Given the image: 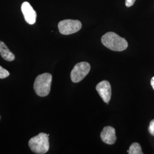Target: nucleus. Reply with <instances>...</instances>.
<instances>
[{
    "mask_svg": "<svg viewBox=\"0 0 154 154\" xmlns=\"http://www.w3.org/2000/svg\"><path fill=\"white\" fill-rule=\"evenodd\" d=\"M52 81V75L49 73H44L35 78L34 83V89L39 97H46L50 91Z\"/></svg>",
    "mask_w": 154,
    "mask_h": 154,
    "instance_id": "3",
    "label": "nucleus"
},
{
    "mask_svg": "<svg viewBox=\"0 0 154 154\" xmlns=\"http://www.w3.org/2000/svg\"><path fill=\"white\" fill-rule=\"evenodd\" d=\"M101 41L105 47L115 51H122L128 47V43L125 39L112 32L104 34Z\"/></svg>",
    "mask_w": 154,
    "mask_h": 154,
    "instance_id": "1",
    "label": "nucleus"
},
{
    "mask_svg": "<svg viewBox=\"0 0 154 154\" xmlns=\"http://www.w3.org/2000/svg\"><path fill=\"white\" fill-rule=\"evenodd\" d=\"M91 66L87 62L78 63L73 67L71 72L70 77L72 82L78 83L82 81L90 71Z\"/></svg>",
    "mask_w": 154,
    "mask_h": 154,
    "instance_id": "4",
    "label": "nucleus"
},
{
    "mask_svg": "<svg viewBox=\"0 0 154 154\" xmlns=\"http://www.w3.org/2000/svg\"><path fill=\"white\" fill-rule=\"evenodd\" d=\"M9 72L0 66V79H4L6 77H9Z\"/></svg>",
    "mask_w": 154,
    "mask_h": 154,
    "instance_id": "11",
    "label": "nucleus"
},
{
    "mask_svg": "<svg viewBox=\"0 0 154 154\" xmlns=\"http://www.w3.org/2000/svg\"><path fill=\"white\" fill-rule=\"evenodd\" d=\"M21 11L26 22L30 25H33L35 23L37 18L36 11L28 2L22 3Z\"/></svg>",
    "mask_w": 154,
    "mask_h": 154,
    "instance_id": "7",
    "label": "nucleus"
},
{
    "mask_svg": "<svg viewBox=\"0 0 154 154\" xmlns=\"http://www.w3.org/2000/svg\"><path fill=\"white\" fill-rule=\"evenodd\" d=\"M135 1H136V0H126V1H125V5H126L127 7H128V8L131 7V6H132L134 4Z\"/></svg>",
    "mask_w": 154,
    "mask_h": 154,
    "instance_id": "13",
    "label": "nucleus"
},
{
    "mask_svg": "<svg viewBox=\"0 0 154 154\" xmlns=\"http://www.w3.org/2000/svg\"><path fill=\"white\" fill-rule=\"evenodd\" d=\"M116 130L111 126H106L100 133L101 140L107 144H113L116 143Z\"/></svg>",
    "mask_w": 154,
    "mask_h": 154,
    "instance_id": "8",
    "label": "nucleus"
},
{
    "mask_svg": "<svg viewBox=\"0 0 154 154\" xmlns=\"http://www.w3.org/2000/svg\"><path fill=\"white\" fill-rule=\"evenodd\" d=\"M0 118H1V117H0Z\"/></svg>",
    "mask_w": 154,
    "mask_h": 154,
    "instance_id": "15",
    "label": "nucleus"
},
{
    "mask_svg": "<svg viewBox=\"0 0 154 154\" xmlns=\"http://www.w3.org/2000/svg\"><path fill=\"white\" fill-rule=\"evenodd\" d=\"M58 27L62 34L70 35L78 32L82 28V23L78 20H65L59 22Z\"/></svg>",
    "mask_w": 154,
    "mask_h": 154,
    "instance_id": "5",
    "label": "nucleus"
},
{
    "mask_svg": "<svg viewBox=\"0 0 154 154\" xmlns=\"http://www.w3.org/2000/svg\"><path fill=\"white\" fill-rule=\"evenodd\" d=\"M151 85L154 90V76L151 79Z\"/></svg>",
    "mask_w": 154,
    "mask_h": 154,
    "instance_id": "14",
    "label": "nucleus"
},
{
    "mask_svg": "<svg viewBox=\"0 0 154 154\" xmlns=\"http://www.w3.org/2000/svg\"><path fill=\"white\" fill-rule=\"evenodd\" d=\"M49 135L44 132L31 138L29 141V146L34 153L46 154L49 149Z\"/></svg>",
    "mask_w": 154,
    "mask_h": 154,
    "instance_id": "2",
    "label": "nucleus"
},
{
    "mask_svg": "<svg viewBox=\"0 0 154 154\" xmlns=\"http://www.w3.org/2000/svg\"><path fill=\"white\" fill-rule=\"evenodd\" d=\"M148 130L149 133L154 137V119L151 120V121L150 122Z\"/></svg>",
    "mask_w": 154,
    "mask_h": 154,
    "instance_id": "12",
    "label": "nucleus"
},
{
    "mask_svg": "<svg viewBox=\"0 0 154 154\" xmlns=\"http://www.w3.org/2000/svg\"><path fill=\"white\" fill-rule=\"evenodd\" d=\"M96 90L105 103L109 105L111 97V88L107 81H102L97 85Z\"/></svg>",
    "mask_w": 154,
    "mask_h": 154,
    "instance_id": "6",
    "label": "nucleus"
},
{
    "mask_svg": "<svg viewBox=\"0 0 154 154\" xmlns=\"http://www.w3.org/2000/svg\"><path fill=\"white\" fill-rule=\"evenodd\" d=\"M0 54L1 57L5 61H14L15 59V55L8 49L5 44L0 41Z\"/></svg>",
    "mask_w": 154,
    "mask_h": 154,
    "instance_id": "9",
    "label": "nucleus"
},
{
    "mask_svg": "<svg viewBox=\"0 0 154 154\" xmlns=\"http://www.w3.org/2000/svg\"><path fill=\"white\" fill-rule=\"evenodd\" d=\"M129 154H143L140 145L138 143H133L130 146L129 149L127 150Z\"/></svg>",
    "mask_w": 154,
    "mask_h": 154,
    "instance_id": "10",
    "label": "nucleus"
}]
</instances>
